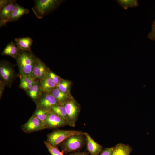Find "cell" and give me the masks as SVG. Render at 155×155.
<instances>
[{
	"label": "cell",
	"instance_id": "1",
	"mask_svg": "<svg viewBox=\"0 0 155 155\" xmlns=\"http://www.w3.org/2000/svg\"><path fill=\"white\" fill-rule=\"evenodd\" d=\"M38 58L32 51L19 48L18 54L15 59L19 69V76L30 75L34 77L32 70Z\"/></svg>",
	"mask_w": 155,
	"mask_h": 155
},
{
	"label": "cell",
	"instance_id": "2",
	"mask_svg": "<svg viewBox=\"0 0 155 155\" xmlns=\"http://www.w3.org/2000/svg\"><path fill=\"white\" fill-rule=\"evenodd\" d=\"M86 144V137L83 133L71 136L59 145L61 151L67 154L69 153L80 151Z\"/></svg>",
	"mask_w": 155,
	"mask_h": 155
},
{
	"label": "cell",
	"instance_id": "3",
	"mask_svg": "<svg viewBox=\"0 0 155 155\" xmlns=\"http://www.w3.org/2000/svg\"><path fill=\"white\" fill-rule=\"evenodd\" d=\"M64 1L61 0H36L32 10L38 19L42 18L45 15L56 9Z\"/></svg>",
	"mask_w": 155,
	"mask_h": 155
},
{
	"label": "cell",
	"instance_id": "4",
	"mask_svg": "<svg viewBox=\"0 0 155 155\" xmlns=\"http://www.w3.org/2000/svg\"><path fill=\"white\" fill-rule=\"evenodd\" d=\"M15 65L8 61L1 60L0 62V82L10 88L17 75L14 67Z\"/></svg>",
	"mask_w": 155,
	"mask_h": 155
},
{
	"label": "cell",
	"instance_id": "5",
	"mask_svg": "<svg viewBox=\"0 0 155 155\" xmlns=\"http://www.w3.org/2000/svg\"><path fill=\"white\" fill-rule=\"evenodd\" d=\"M84 133L79 130L57 129L47 135L46 141L51 145L57 146L69 137Z\"/></svg>",
	"mask_w": 155,
	"mask_h": 155
},
{
	"label": "cell",
	"instance_id": "6",
	"mask_svg": "<svg viewBox=\"0 0 155 155\" xmlns=\"http://www.w3.org/2000/svg\"><path fill=\"white\" fill-rule=\"evenodd\" d=\"M65 109L70 126L74 127L80 111V106L74 98L67 102L64 106Z\"/></svg>",
	"mask_w": 155,
	"mask_h": 155
},
{
	"label": "cell",
	"instance_id": "7",
	"mask_svg": "<svg viewBox=\"0 0 155 155\" xmlns=\"http://www.w3.org/2000/svg\"><path fill=\"white\" fill-rule=\"evenodd\" d=\"M21 128L24 132L26 133L41 131L45 129L44 123L34 114L22 125Z\"/></svg>",
	"mask_w": 155,
	"mask_h": 155
},
{
	"label": "cell",
	"instance_id": "8",
	"mask_svg": "<svg viewBox=\"0 0 155 155\" xmlns=\"http://www.w3.org/2000/svg\"><path fill=\"white\" fill-rule=\"evenodd\" d=\"M45 129H53L69 125L63 118L52 110L49 111L44 123Z\"/></svg>",
	"mask_w": 155,
	"mask_h": 155
},
{
	"label": "cell",
	"instance_id": "9",
	"mask_svg": "<svg viewBox=\"0 0 155 155\" xmlns=\"http://www.w3.org/2000/svg\"><path fill=\"white\" fill-rule=\"evenodd\" d=\"M35 104L37 106L48 111L51 110L53 107L60 105L51 94L43 92Z\"/></svg>",
	"mask_w": 155,
	"mask_h": 155
},
{
	"label": "cell",
	"instance_id": "10",
	"mask_svg": "<svg viewBox=\"0 0 155 155\" xmlns=\"http://www.w3.org/2000/svg\"><path fill=\"white\" fill-rule=\"evenodd\" d=\"M49 69L46 64L38 58L33 69V76L40 81L47 75Z\"/></svg>",
	"mask_w": 155,
	"mask_h": 155
},
{
	"label": "cell",
	"instance_id": "11",
	"mask_svg": "<svg viewBox=\"0 0 155 155\" xmlns=\"http://www.w3.org/2000/svg\"><path fill=\"white\" fill-rule=\"evenodd\" d=\"M86 140V150L91 155H98L103 150L100 144L94 141L87 132H84Z\"/></svg>",
	"mask_w": 155,
	"mask_h": 155
},
{
	"label": "cell",
	"instance_id": "12",
	"mask_svg": "<svg viewBox=\"0 0 155 155\" xmlns=\"http://www.w3.org/2000/svg\"><path fill=\"white\" fill-rule=\"evenodd\" d=\"M16 2V0H12L9 3L0 9V26L5 25L13 10Z\"/></svg>",
	"mask_w": 155,
	"mask_h": 155
},
{
	"label": "cell",
	"instance_id": "13",
	"mask_svg": "<svg viewBox=\"0 0 155 155\" xmlns=\"http://www.w3.org/2000/svg\"><path fill=\"white\" fill-rule=\"evenodd\" d=\"M51 94L61 105L64 106L67 102L73 98L70 93L63 92L57 87L51 92Z\"/></svg>",
	"mask_w": 155,
	"mask_h": 155
},
{
	"label": "cell",
	"instance_id": "14",
	"mask_svg": "<svg viewBox=\"0 0 155 155\" xmlns=\"http://www.w3.org/2000/svg\"><path fill=\"white\" fill-rule=\"evenodd\" d=\"M29 10L16 3L14 9L7 23L17 20L24 14H27Z\"/></svg>",
	"mask_w": 155,
	"mask_h": 155
},
{
	"label": "cell",
	"instance_id": "15",
	"mask_svg": "<svg viewBox=\"0 0 155 155\" xmlns=\"http://www.w3.org/2000/svg\"><path fill=\"white\" fill-rule=\"evenodd\" d=\"M20 82L19 88L26 91L31 88L39 81L30 75L19 76Z\"/></svg>",
	"mask_w": 155,
	"mask_h": 155
},
{
	"label": "cell",
	"instance_id": "16",
	"mask_svg": "<svg viewBox=\"0 0 155 155\" xmlns=\"http://www.w3.org/2000/svg\"><path fill=\"white\" fill-rule=\"evenodd\" d=\"M40 87L42 92L51 93L56 87L57 85L47 75L43 79L39 82Z\"/></svg>",
	"mask_w": 155,
	"mask_h": 155
},
{
	"label": "cell",
	"instance_id": "17",
	"mask_svg": "<svg viewBox=\"0 0 155 155\" xmlns=\"http://www.w3.org/2000/svg\"><path fill=\"white\" fill-rule=\"evenodd\" d=\"M14 41L18 47L20 49L27 51H31V47L33 40L30 37L17 38Z\"/></svg>",
	"mask_w": 155,
	"mask_h": 155
},
{
	"label": "cell",
	"instance_id": "18",
	"mask_svg": "<svg viewBox=\"0 0 155 155\" xmlns=\"http://www.w3.org/2000/svg\"><path fill=\"white\" fill-rule=\"evenodd\" d=\"M39 82H37L31 88L25 91L27 95L35 103L38 100L42 93L40 87Z\"/></svg>",
	"mask_w": 155,
	"mask_h": 155
},
{
	"label": "cell",
	"instance_id": "19",
	"mask_svg": "<svg viewBox=\"0 0 155 155\" xmlns=\"http://www.w3.org/2000/svg\"><path fill=\"white\" fill-rule=\"evenodd\" d=\"M19 49V48L16 44L11 41L3 49L1 55L9 56L16 59L18 54Z\"/></svg>",
	"mask_w": 155,
	"mask_h": 155
},
{
	"label": "cell",
	"instance_id": "20",
	"mask_svg": "<svg viewBox=\"0 0 155 155\" xmlns=\"http://www.w3.org/2000/svg\"><path fill=\"white\" fill-rule=\"evenodd\" d=\"M114 147L113 155H130L132 150L130 146L123 143L118 144Z\"/></svg>",
	"mask_w": 155,
	"mask_h": 155
},
{
	"label": "cell",
	"instance_id": "21",
	"mask_svg": "<svg viewBox=\"0 0 155 155\" xmlns=\"http://www.w3.org/2000/svg\"><path fill=\"white\" fill-rule=\"evenodd\" d=\"M52 110L59 116L64 120L70 126L67 114L64 106L60 105L53 107Z\"/></svg>",
	"mask_w": 155,
	"mask_h": 155
},
{
	"label": "cell",
	"instance_id": "22",
	"mask_svg": "<svg viewBox=\"0 0 155 155\" xmlns=\"http://www.w3.org/2000/svg\"><path fill=\"white\" fill-rule=\"evenodd\" d=\"M116 1L125 10L129 8L136 7L139 5L138 2L137 0H117Z\"/></svg>",
	"mask_w": 155,
	"mask_h": 155
},
{
	"label": "cell",
	"instance_id": "23",
	"mask_svg": "<svg viewBox=\"0 0 155 155\" xmlns=\"http://www.w3.org/2000/svg\"><path fill=\"white\" fill-rule=\"evenodd\" d=\"M71 82L67 80L62 79L57 85L56 87L61 91L66 93H70Z\"/></svg>",
	"mask_w": 155,
	"mask_h": 155
},
{
	"label": "cell",
	"instance_id": "24",
	"mask_svg": "<svg viewBox=\"0 0 155 155\" xmlns=\"http://www.w3.org/2000/svg\"><path fill=\"white\" fill-rule=\"evenodd\" d=\"M50 111L37 106L36 109L33 114L35 115L40 121L43 122L44 124L46 119L48 113Z\"/></svg>",
	"mask_w": 155,
	"mask_h": 155
},
{
	"label": "cell",
	"instance_id": "25",
	"mask_svg": "<svg viewBox=\"0 0 155 155\" xmlns=\"http://www.w3.org/2000/svg\"><path fill=\"white\" fill-rule=\"evenodd\" d=\"M44 143L51 155H64V152L60 151L57 146H53L46 141H44Z\"/></svg>",
	"mask_w": 155,
	"mask_h": 155
},
{
	"label": "cell",
	"instance_id": "26",
	"mask_svg": "<svg viewBox=\"0 0 155 155\" xmlns=\"http://www.w3.org/2000/svg\"><path fill=\"white\" fill-rule=\"evenodd\" d=\"M47 75L57 85L62 79L60 77L57 75L54 72L49 70Z\"/></svg>",
	"mask_w": 155,
	"mask_h": 155
},
{
	"label": "cell",
	"instance_id": "27",
	"mask_svg": "<svg viewBox=\"0 0 155 155\" xmlns=\"http://www.w3.org/2000/svg\"><path fill=\"white\" fill-rule=\"evenodd\" d=\"M148 37L150 40L155 41V18L152 25L151 30L148 34Z\"/></svg>",
	"mask_w": 155,
	"mask_h": 155
},
{
	"label": "cell",
	"instance_id": "28",
	"mask_svg": "<svg viewBox=\"0 0 155 155\" xmlns=\"http://www.w3.org/2000/svg\"><path fill=\"white\" fill-rule=\"evenodd\" d=\"M115 147L105 148L99 155H113Z\"/></svg>",
	"mask_w": 155,
	"mask_h": 155
},
{
	"label": "cell",
	"instance_id": "29",
	"mask_svg": "<svg viewBox=\"0 0 155 155\" xmlns=\"http://www.w3.org/2000/svg\"><path fill=\"white\" fill-rule=\"evenodd\" d=\"M89 153L86 151L83 152L80 151L71 152L68 155H89Z\"/></svg>",
	"mask_w": 155,
	"mask_h": 155
},
{
	"label": "cell",
	"instance_id": "30",
	"mask_svg": "<svg viewBox=\"0 0 155 155\" xmlns=\"http://www.w3.org/2000/svg\"><path fill=\"white\" fill-rule=\"evenodd\" d=\"M12 0H0V9L3 7L10 3Z\"/></svg>",
	"mask_w": 155,
	"mask_h": 155
},
{
	"label": "cell",
	"instance_id": "31",
	"mask_svg": "<svg viewBox=\"0 0 155 155\" xmlns=\"http://www.w3.org/2000/svg\"><path fill=\"white\" fill-rule=\"evenodd\" d=\"M5 86L1 82H0V98H1L3 92L4 87Z\"/></svg>",
	"mask_w": 155,
	"mask_h": 155
}]
</instances>
